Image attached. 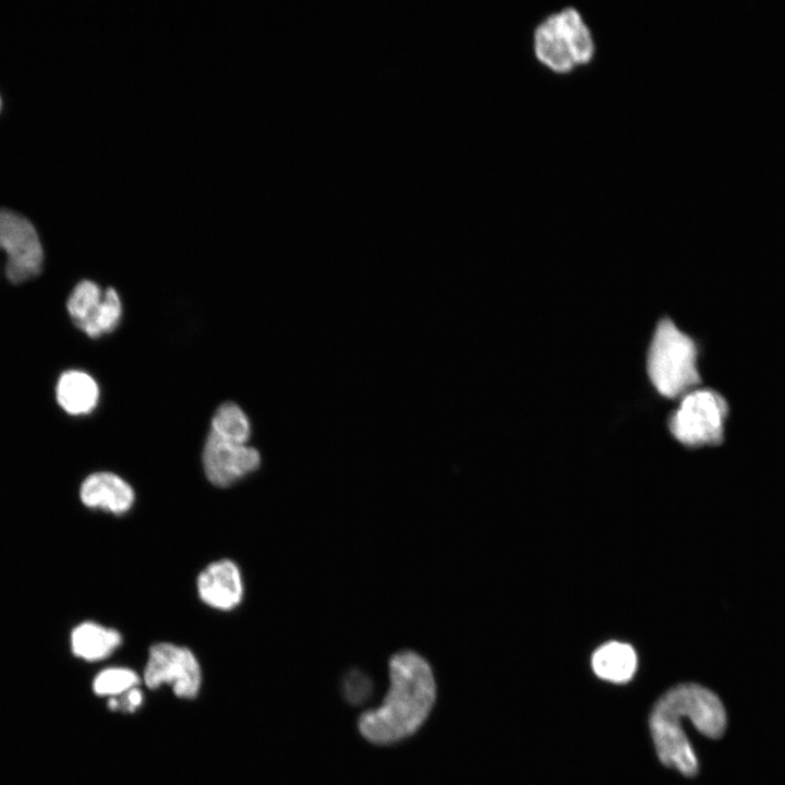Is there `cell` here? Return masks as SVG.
<instances>
[{
	"label": "cell",
	"instance_id": "1",
	"mask_svg": "<svg viewBox=\"0 0 785 785\" xmlns=\"http://www.w3.org/2000/svg\"><path fill=\"white\" fill-rule=\"evenodd\" d=\"M389 689L383 703L363 712L358 729L367 741L387 746L415 734L436 701V681L427 660L412 650L392 654L388 662Z\"/></svg>",
	"mask_w": 785,
	"mask_h": 785
},
{
	"label": "cell",
	"instance_id": "2",
	"mask_svg": "<svg viewBox=\"0 0 785 785\" xmlns=\"http://www.w3.org/2000/svg\"><path fill=\"white\" fill-rule=\"evenodd\" d=\"M535 61L555 75H568L590 65L596 55L593 31L582 12L565 5L541 17L532 28Z\"/></svg>",
	"mask_w": 785,
	"mask_h": 785
},
{
	"label": "cell",
	"instance_id": "3",
	"mask_svg": "<svg viewBox=\"0 0 785 785\" xmlns=\"http://www.w3.org/2000/svg\"><path fill=\"white\" fill-rule=\"evenodd\" d=\"M696 342L669 319L656 327L649 354L648 373L656 390L676 398L695 389L700 381Z\"/></svg>",
	"mask_w": 785,
	"mask_h": 785
},
{
	"label": "cell",
	"instance_id": "4",
	"mask_svg": "<svg viewBox=\"0 0 785 785\" xmlns=\"http://www.w3.org/2000/svg\"><path fill=\"white\" fill-rule=\"evenodd\" d=\"M728 407L724 398L711 389H692L669 419V430L683 445L699 447L717 445L724 437Z\"/></svg>",
	"mask_w": 785,
	"mask_h": 785
},
{
	"label": "cell",
	"instance_id": "5",
	"mask_svg": "<svg viewBox=\"0 0 785 785\" xmlns=\"http://www.w3.org/2000/svg\"><path fill=\"white\" fill-rule=\"evenodd\" d=\"M0 255L7 279L19 285L38 276L44 252L35 227L25 217L0 209Z\"/></svg>",
	"mask_w": 785,
	"mask_h": 785
},
{
	"label": "cell",
	"instance_id": "6",
	"mask_svg": "<svg viewBox=\"0 0 785 785\" xmlns=\"http://www.w3.org/2000/svg\"><path fill=\"white\" fill-rule=\"evenodd\" d=\"M144 680L150 689L169 684L180 698H195L201 685V669L194 654L172 643H157L149 650Z\"/></svg>",
	"mask_w": 785,
	"mask_h": 785
},
{
	"label": "cell",
	"instance_id": "7",
	"mask_svg": "<svg viewBox=\"0 0 785 785\" xmlns=\"http://www.w3.org/2000/svg\"><path fill=\"white\" fill-rule=\"evenodd\" d=\"M650 730L661 762L687 777L698 773L699 763L689 739L681 728L680 716L661 704H654Z\"/></svg>",
	"mask_w": 785,
	"mask_h": 785
},
{
	"label": "cell",
	"instance_id": "8",
	"mask_svg": "<svg viewBox=\"0 0 785 785\" xmlns=\"http://www.w3.org/2000/svg\"><path fill=\"white\" fill-rule=\"evenodd\" d=\"M661 698L688 717L702 735L715 739L724 734L726 712L720 698L710 689L697 684H681Z\"/></svg>",
	"mask_w": 785,
	"mask_h": 785
},
{
	"label": "cell",
	"instance_id": "9",
	"mask_svg": "<svg viewBox=\"0 0 785 785\" xmlns=\"http://www.w3.org/2000/svg\"><path fill=\"white\" fill-rule=\"evenodd\" d=\"M259 463L261 456L255 448L221 439L209 432L203 449V467L214 485L229 486L255 471Z\"/></svg>",
	"mask_w": 785,
	"mask_h": 785
},
{
	"label": "cell",
	"instance_id": "10",
	"mask_svg": "<svg viewBox=\"0 0 785 785\" xmlns=\"http://www.w3.org/2000/svg\"><path fill=\"white\" fill-rule=\"evenodd\" d=\"M197 592L207 605L222 611L232 609L243 595L239 568L229 559L212 563L197 578Z\"/></svg>",
	"mask_w": 785,
	"mask_h": 785
},
{
	"label": "cell",
	"instance_id": "11",
	"mask_svg": "<svg viewBox=\"0 0 785 785\" xmlns=\"http://www.w3.org/2000/svg\"><path fill=\"white\" fill-rule=\"evenodd\" d=\"M80 498L88 508L121 515L132 507L135 496L131 485L122 478L101 471L89 474L82 482Z\"/></svg>",
	"mask_w": 785,
	"mask_h": 785
},
{
	"label": "cell",
	"instance_id": "12",
	"mask_svg": "<svg viewBox=\"0 0 785 785\" xmlns=\"http://www.w3.org/2000/svg\"><path fill=\"white\" fill-rule=\"evenodd\" d=\"M60 407L72 415L89 413L97 404L99 389L96 381L87 373L69 370L62 373L56 387Z\"/></svg>",
	"mask_w": 785,
	"mask_h": 785
},
{
	"label": "cell",
	"instance_id": "13",
	"mask_svg": "<svg viewBox=\"0 0 785 785\" xmlns=\"http://www.w3.org/2000/svg\"><path fill=\"white\" fill-rule=\"evenodd\" d=\"M591 665L600 678L621 684L633 676L637 669V654L627 643L609 641L595 650Z\"/></svg>",
	"mask_w": 785,
	"mask_h": 785
},
{
	"label": "cell",
	"instance_id": "14",
	"mask_svg": "<svg viewBox=\"0 0 785 785\" xmlns=\"http://www.w3.org/2000/svg\"><path fill=\"white\" fill-rule=\"evenodd\" d=\"M121 643L120 633L93 621L76 626L71 633L73 653L86 661L107 657Z\"/></svg>",
	"mask_w": 785,
	"mask_h": 785
},
{
	"label": "cell",
	"instance_id": "15",
	"mask_svg": "<svg viewBox=\"0 0 785 785\" xmlns=\"http://www.w3.org/2000/svg\"><path fill=\"white\" fill-rule=\"evenodd\" d=\"M210 432L221 439L245 444L251 434V425L243 410L234 402L222 403L212 420Z\"/></svg>",
	"mask_w": 785,
	"mask_h": 785
},
{
	"label": "cell",
	"instance_id": "16",
	"mask_svg": "<svg viewBox=\"0 0 785 785\" xmlns=\"http://www.w3.org/2000/svg\"><path fill=\"white\" fill-rule=\"evenodd\" d=\"M104 294L105 290L88 279L80 281L73 288L67 302V310L78 329L96 314Z\"/></svg>",
	"mask_w": 785,
	"mask_h": 785
},
{
	"label": "cell",
	"instance_id": "17",
	"mask_svg": "<svg viewBox=\"0 0 785 785\" xmlns=\"http://www.w3.org/2000/svg\"><path fill=\"white\" fill-rule=\"evenodd\" d=\"M122 304L114 288L105 290L104 300L94 317L80 329L90 338H97L112 331L120 322Z\"/></svg>",
	"mask_w": 785,
	"mask_h": 785
},
{
	"label": "cell",
	"instance_id": "18",
	"mask_svg": "<svg viewBox=\"0 0 785 785\" xmlns=\"http://www.w3.org/2000/svg\"><path fill=\"white\" fill-rule=\"evenodd\" d=\"M138 683V676L129 668H107L96 676L93 689L99 696L116 697L135 688Z\"/></svg>",
	"mask_w": 785,
	"mask_h": 785
},
{
	"label": "cell",
	"instance_id": "19",
	"mask_svg": "<svg viewBox=\"0 0 785 785\" xmlns=\"http://www.w3.org/2000/svg\"><path fill=\"white\" fill-rule=\"evenodd\" d=\"M341 691L348 703L360 705L371 697L373 683L364 672L352 668L341 679Z\"/></svg>",
	"mask_w": 785,
	"mask_h": 785
},
{
	"label": "cell",
	"instance_id": "20",
	"mask_svg": "<svg viewBox=\"0 0 785 785\" xmlns=\"http://www.w3.org/2000/svg\"><path fill=\"white\" fill-rule=\"evenodd\" d=\"M143 701V695L137 688H132L122 693L119 698L111 697L108 706L111 710H121L124 712H133Z\"/></svg>",
	"mask_w": 785,
	"mask_h": 785
},
{
	"label": "cell",
	"instance_id": "21",
	"mask_svg": "<svg viewBox=\"0 0 785 785\" xmlns=\"http://www.w3.org/2000/svg\"><path fill=\"white\" fill-rule=\"evenodd\" d=\"M0 108H1V99H0Z\"/></svg>",
	"mask_w": 785,
	"mask_h": 785
}]
</instances>
